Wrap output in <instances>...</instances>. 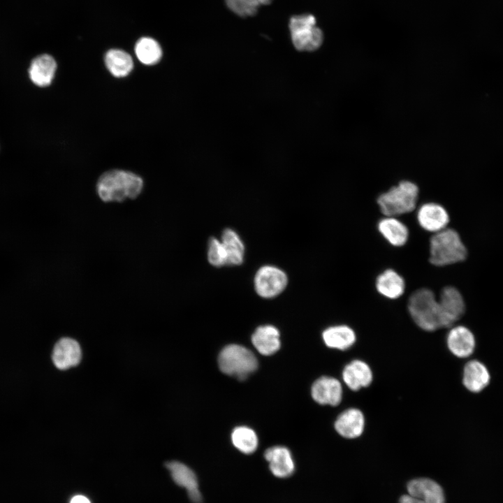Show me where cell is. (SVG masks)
<instances>
[{"mask_svg":"<svg viewBox=\"0 0 503 503\" xmlns=\"http://www.w3.org/2000/svg\"><path fill=\"white\" fill-rule=\"evenodd\" d=\"M143 184L139 175L115 169L101 175L96 183V191L104 202H122L138 197L143 189Z\"/></svg>","mask_w":503,"mask_h":503,"instance_id":"1","label":"cell"},{"mask_svg":"<svg viewBox=\"0 0 503 503\" xmlns=\"http://www.w3.org/2000/svg\"><path fill=\"white\" fill-rule=\"evenodd\" d=\"M233 446L245 454L254 453L258 447V437L256 432L246 426L235 428L231 434Z\"/></svg>","mask_w":503,"mask_h":503,"instance_id":"27","label":"cell"},{"mask_svg":"<svg viewBox=\"0 0 503 503\" xmlns=\"http://www.w3.org/2000/svg\"><path fill=\"white\" fill-rule=\"evenodd\" d=\"M437 300L444 329L459 323L466 312V302L461 291L454 285H446L440 291Z\"/></svg>","mask_w":503,"mask_h":503,"instance_id":"7","label":"cell"},{"mask_svg":"<svg viewBox=\"0 0 503 503\" xmlns=\"http://www.w3.org/2000/svg\"><path fill=\"white\" fill-rule=\"evenodd\" d=\"M344 384L353 391L369 387L374 379L373 372L365 361L354 359L347 363L342 370Z\"/></svg>","mask_w":503,"mask_h":503,"instance_id":"15","label":"cell"},{"mask_svg":"<svg viewBox=\"0 0 503 503\" xmlns=\"http://www.w3.org/2000/svg\"><path fill=\"white\" fill-rule=\"evenodd\" d=\"M416 219L423 229L433 233L447 228L451 221L447 209L434 202L421 205L417 211Z\"/></svg>","mask_w":503,"mask_h":503,"instance_id":"11","label":"cell"},{"mask_svg":"<svg viewBox=\"0 0 503 503\" xmlns=\"http://www.w3.org/2000/svg\"><path fill=\"white\" fill-rule=\"evenodd\" d=\"M418 194V186L404 180L379 196L377 203L385 217H396L415 210Z\"/></svg>","mask_w":503,"mask_h":503,"instance_id":"4","label":"cell"},{"mask_svg":"<svg viewBox=\"0 0 503 503\" xmlns=\"http://www.w3.org/2000/svg\"><path fill=\"white\" fill-rule=\"evenodd\" d=\"M311 395L312 399L321 405L336 407L342 401V385L335 377L322 376L313 383Z\"/></svg>","mask_w":503,"mask_h":503,"instance_id":"12","label":"cell"},{"mask_svg":"<svg viewBox=\"0 0 503 503\" xmlns=\"http://www.w3.org/2000/svg\"><path fill=\"white\" fill-rule=\"evenodd\" d=\"M446 345L449 351L460 359L470 358L475 351L476 337L467 326L458 323L447 330Z\"/></svg>","mask_w":503,"mask_h":503,"instance_id":"9","label":"cell"},{"mask_svg":"<svg viewBox=\"0 0 503 503\" xmlns=\"http://www.w3.org/2000/svg\"><path fill=\"white\" fill-rule=\"evenodd\" d=\"M407 309L414 323L426 332L444 330L437 297L427 288L415 291L409 298Z\"/></svg>","mask_w":503,"mask_h":503,"instance_id":"3","label":"cell"},{"mask_svg":"<svg viewBox=\"0 0 503 503\" xmlns=\"http://www.w3.org/2000/svg\"><path fill=\"white\" fill-rule=\"evenodd\" d=\"M70 503H91V502L85 496L78 495L72 497Z\"/></svg>","mask_w":503,"mask_h":503,"instance_id":"30","label":"cell"},{"mask_svg":"<svg viewBox=\"0 0 503 503\" xmlns=\"http://www.w3.org/2000/svg\"><path fill=\"white\" fill-rule=\"evenodd\" d=\"M221 241L227 254V265H239L243 263L245 257V245L239 235L231 228L225 229L221 235Z\"/></svg>","mask_w":503,"mask_h":503,"instance_id":"25","label":"cell"},{"mask_svg":"<svg viewBox=\"0 0 503 503\" xmlns=\"http://www.w3.org/2000/svg\"><path fill=\"white\" fill-rule=\"evenodd\" d=\"M365 418L363 412L356 407L342 411L336 418L334 428L337 433L347 439L360 437L365 430Z\"/></svg>","mask_w":503,"mask_h":503,"instance_id":"13","label":"cell"},{"mask_svg":"<svg viewBox=\"0 0 503 503\" xmlns=\"http://www.w3.org/2000/svg\"><path fill=\"white\" fill-rule=\"evenodd\" d=\"M135 52L138 60L145 65L155 64L162 57L160 45L150 37L140 38L136 44Z\"/></svg>","mask_w":503,"mask_h":503,"instance_id":"26","label":"cell"},{"mask_svg":"<svg viewBox=\"0 0 503 503\" xmlns=\"http://www.w3.org/2000/svg\"><path fill=\"white\" fill-rule=\"evenodd\" d=\"M264 457L275 476L284 479L293 474L295 463L290 451L286 447L275 446L268 448L264 453Z\"/></svg>","mask_w":503,"mask_h":503,"instance_id":"18","label":"cell"},{"mask_svg":"<svg viewBox=\"0 0 503 503\" xmlns=\"http://www.w3.org/2000/svg\"><path fill=\"white\" fill-rule=\"evenodd\" d=\"M408 503H445L442 488L434 480L416 478L407 485Z\"/></svg>","mask_w":503,"mask_h":503,"instance_id":"10","label":"cell"},{"mask_svg":"<svg viewBox=\"0 0 503 503\" xmlns=\"http://www.w3.org/2000/svg\"><path fill=\"white\" fill-rule=\"evenodd\" d=\"M490 373L481 361L469 358L466 360L462 372V384L472 393L483 391L490 384Z\"/></svg>","mask_w":503,"mask_h":503,"instance_id":"14","label":"cell"},{"mask_svg":"<svg viewBox=\"0 0 503 503\" xmlns=\"http://www.w3.org/2000/svg\"><path fill=\"white\" fill-rule=\"evenodd\" d=\"M467 256V247L457 229L447 227L430 238L429 261L433 265H455L464 262Z\"/></svg>","mask_w":503,"mask_h":503,"instance_id":"2","label":"cell"},{"mask_svg":"<svg viewBox=\"0 0 503 503\" xmlns=\"http://www.w3.org/2000/svg\"><path fill=\"white\" fill-rule=\"evenodd\" d=\"M228 8L236 15L247 17L254 15L263 5L271 3L272 0H225Z\"/></svg>","mask_w":503,"mask_h":503,"instance_id":"28","label":"cell"},{"mask_svg":"<svg viewBox=\"0 0 503 503\" xmlns=\"http://www.w3.org/2000/svg\"><path fill=\"white\" fill-rule=\"evenodd\" d=\"M105 64L108 70L116 78L128 75L133 68L131 55L119 49H112L106 52Z\"/></svg>","mask_w":503,"mask_h":503,"instance_id":"24","label":"cell"},{"mask_svg":"<svg viewBox=\"0 0 503 503\" xmlns=\"http://www.w3.org/2000/svg\"><path fill=\"white\" fill-rule=\"evenodd\" d=\"M169 470L174 482L184 488L189 499L194 503H201L202 495L198 489V483L196 474L186 465L178 461H170L165 464Z\"/></svg>","mask_w":503,"mask_h":503,"instance_id":"16","label":"cell"},{"mask_svg":"<svg viewBox=\"0 0 503 503\" xmlns=\"http://www.w3.org/2000/svg\"><path fill=\"white\" fill-rule=\"evenodd\" d=\"M82 351L78 342L70 337H62L54 346L52 360L59 370H67L79 364Z\"/></svg>","mask_w":503,"mask_h":503,"instance_id":"17","label":"cell"},{"mask_svg":"<svg viewBox=\"0 0 503 503\" xmlns=\"http://www.w3.org/2000/svg\"><path fill=\"white\" fill-rule=\"evenodd\" d=\"M377 228L384 239L394 247H402L408 240V228L395 217L381 219L377 224Z\"/></svg>","mask_w":503,"mask_h":503,"instance_id":"23","label":"cell"},{"mask_svg":"<svg viewBox=\"0 0 503 503\" xmlns=\"http://www.w3.org/2000/svg\"><path fill=\"white\" fill-rule=\"evenodd\" d=\"M207 259L209 263L214 267L227 265V254L221 240L214 237L209 240Z\"/></svg>","mask_w":503,"mask_h":503,"instance_id":"29","label":"cell"},{"mask_svg":"<svg viewBox=\"0 0 503 503\" xmlns=\"http://www.w3.org/2000/svg\"><path fill=\"white\" fill-rule=\"evenodd\" d=\"M377 291L384 297L395 300L403 295L405 282L403 277L393 269L380 273L375 282Z\"/></svg>","mask_w":503,"mask_h":503,"instance_id":"21","label":"cell"},{"mask_svg":"<svg viewBox=\"0 0 503 503\" xmlns=\"http://www.w3.org/2000/svg\"><path fill=\"white\" fill-rule=\"evenodd\" d=\"M56 70L55 59L50 54H43L31 61L28 74L32 83L38 87H45L51 84Z\"/></svg>","mask_w":503,"mask_h":503,"instance_id":"19","label":"cell"},{"mask_svg":"<svg viewBox=\"0 0 503 503\" xmlns=\"http://www.w3.org/2000/svg\"><path fill=\"white\" fill-rule=\"evenodd\" d=\"M221 371L240 380L245 379L258 367L254 354L248 349L238 344L225 347L218 358Z\"/></svg>","mask_w":503,"mask_h":503,"instance_id":"5","label":"cell"},{"mask_svg":"<svg viewBox=\"0 0 503 503\" xmlns=\"http://www.w3.org/2000/svg\"><path fill=\"white\" fill-rule=\"evenodd\" d=\"M289 29L295 48L300 51H314L323 43V34L316 26L314 16L310 14L296 15L291 18Z\"/></svg>","mask_w":503,"mask_h":503,"instance_id":"6","label":"cell"},{"mask_svg":"<svg viewBox=\"0 0 503 503\" xmlns=\"http://www.w3.org/2000/svg\"><path fill=\"white\" fill-rule=\"evenodd\" d=\"M287 284L288 277L285 272L270 265L261 267L254 278L256 292L264 298L277 296L286 289Z\"/></svg>","mask_w":503,"mask_h":503,"instance_id":"8","label":"cell"},{"mask_svg":"<svg viewBox=\"0 0 503 503\" xmlns=\"http://www.w3.org/2000/svg\"><path fill=\"white\" fill-rule=\"evenodd\" d=\"M325 345L332 349L346 351L356 342L353 329L346 324H339L326 328L321 335Z\"/></svg>","mask_w":503,"mask_h":503,"instance_id":"20","label":"cell"},{"mask_svg":"<svg viewBox=\"0 0 503 503\" xmlns=\"http://www.w3.org/2000/svg\"><path fill=\"white\" fill-rule=\"evenodd\" d=\"M279 332L271 325L258 327L252 336V341L258 351L264 356L275 353L280 348Z\"/></svg>","mask_w":503,"mask_h":503,"instance_id":"22","label":"cell"}]
</instances>
